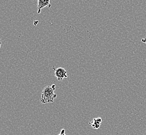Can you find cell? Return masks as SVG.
Segmentation results:
<instances>
[{
	"label": "cell",
	"mask_w": 146,
	"mask_h": 135,
	"mask_svg": "<svg viewBox=\"0 0 146 135\" xmlns=\"http://www.w3.org/2000/svg\"><path fill=\"white\" fill-rule=\"evenodd\" d=\"M141 42H142L143 43H146V38H143V39L141 40Z\"/></svg>",
	"instance_id": "8992f818"
},
{
	"label": "cell",
	"mask_w": 146,
	"mask_h": 135,
	"mask_svg": "<svg viewBox=\"0 0 146 135\" xmlns=\"http://www.w3.org/2000/svg\"><path fill=\"white\" fill-rule=\"evenodd\" d=\"M65 132H66L65 129H62L61 132H60V133L58 135H67L65 134Z\"/></svg>",
	"instance_id": "5b68a950"
},
{
	"label": "cell",
	"mask_w": 146,
	"mask_h": 135,
	"mask_svg": "<svg viewBox=\"0 0 146 135\" xmlns=\"http://www.w3.org/2000/svg\"><path fill=\"white\" fill-rule=\"evenodd\" d=\"M53 69L54 70L55 76L59 81H62L65 78H67V71L64 68H58L55 69L54 67H53Z\"/></svg>",
	"instance_id": "7a4b0ae2"
},
{
	"label": "cell",
	"mask_w": 146,
	"mask_h": 135,
	"mask_svg": "<svg viewBox=\"0 0 146 135\" xmlns=\"http://www.w3.org/2000/svg\"><path fill=\"white\" fill-rule=\"evenodd\" d=\"M56 90V85L53 84L52 86H47L44 87L42 91L41 102L43 103H53L54 99L57 97V95L54 93Z\"/></svg>",
	"instance_id": "6da1fadb"
},
{
	"label": "cell",
	"mask_w": 146,
	"mask_h": 135,
	"mask_svg": "<svg viewBox=\"0 0 146 135\" xmlns=\"http://www.w3.org/2000/svg\"><path fill=\"white\" fill-rule=\"evenodd\" d=\"M102 121V118L99 117L94 118L93 120L90 122L89 124L91 125V126L94 129H98L100 127V125Z\"/></svg>",
	"instance_id": "277c9868"
},
{
	"label": "cell",
	"mask_w": 146,
	"mask_h": 135,
	"mask_svg": "<svg viewBox=\"0 0 146 135\" xmlns=\"http://www.w3.org/2000/svg\"><path fill=\"white\" fill-rule=\"evenodd\" d=\"M1 45H2V42L1 41V39H0V48H1Z\"/></svg>",
	"instance_id": "52a82bcc"
},
{
	"label": "cell",
	"mask_w": 146,
	"mask_h": 135,
	"mask_svg": "<svg viewBox=\"0 0 146 135\" xmlns=\"http://www.w3.org/2000/svg\"><path fill=\"white\" fill-rule=\"evenodd\" d=\"M51 6L52 5L50 0H38V13L40 14L41 10L44 7H48L49 8H50Z\"/></svg>",
	"instance_id": "3957f363"
}]
</instances>
